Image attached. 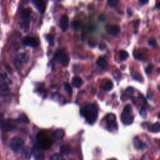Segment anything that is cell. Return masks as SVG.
I'll use <instances>...</instances> for the list:
<instances>
[{
  "label": "cell",
  "mask_w": 160,
  "mask_h": 160,
  "mask_svg": "<svg viewBox=\"0 0 160 160\" xmlns=\"http://www.w3.org/2000/svg\"><path fill=\"white\" fill-rule=\"evenodd\" d=\"M81 114L83 117L87 122L93 125L96 122L98 117V109L94 104H88L81 109Z\"/></svg>",
  "instance_id": "1"
},
{
  "label": "cell",
  "mask_w": 160,
  "mask_h": 160,
  "mask_svg": "<svg viewBox=\"0 0 160 160\" xmlns=\"http://www.w3.org/2000/svg\"><path fill=\"white\" fill-rule=\"evenodd\" d=\"M37 141L39 146L43 150H48L50 148L53 143V140L49 138L44 131H40L36 136Z\"/></svg>",
  "instance_id": "2"
},
{
  "label": "cell",
  "mask_w": 160,
  "mask_h": 160,
  "mask_svg": "<svg viewBox=\"0 0 160 160\" xmlns=\"http://www.w3.org/2000/svg\"><path fill=\"white\" fill-rule=\"evenodd\" d=\"M54 58L64 67H67L70 63V58L63 50H58L54 54Z\"/></svg>",
  "instance_id": "3"
},
{
  "label": "cell",
  "mask_w": 160,
  "mask_h": 160,
  "mask_svg": "<svg viewBox=\"0 0 160 160\" xmlns=\"http://www.w3.org/2000/svg\"><path fill=\"white\" fill-rule=\"evenodd\" d=\"M24 145V141L23 139L18 136L13 137V138L10 140L9 146L12 150L14 153L18 152L20 149L22 148Z\"/></svg>",
  "instance_id": "4"
},
{
  "label": "cell",
  "mask_w": 160,
  "mask_h": 160,
  "mask_svg": "<svg viewBox=\"0 0 160 160\" xmlns=\"http://www.w3.org/2000/svg\"><path fill=\"white\" fill-rule=\"evenodd\" d=\"M28 60V56L25 53L18 54L14 60V67L18 70H21Z\"/></svg>",
  "instance_id": "5"
},
{
  "label": "cell",
  "mask_w": 160,
  "mask_h": 160,
  "mask_svg": "<svg viewBox=\"0 0 160 160\" xmlns=\"http://www.w3.org/2000/svg\"><path fill=\"white\" fill-rule=\"evenodd\" d=\"M7 76L6 74L0 75V95H7L9 91V88L7 83Z\"/></svg>",
  "instance_id": "6"
},
{
  "label": "cell",
  "mask_w": 160,
  "mask_h": 160,
  "mask_svg": "<svg viewBox=\"0 0 160 160\" xmlns=\"http://www.w3.org/2000/svg\"><path fill=\"white\" fill-rule=\"evenodd\" d=\"M107 128L110 131H117L118 130V125L116 121V117L114 114H109L106 117Z\"/></svg>",
  "instance_id": "7"
},
{
  "label": "cell",
  "mask_w": 160,
  "mask_h": 160,
  "mask_svg": "<svg viewBox=\"0 0 160 160\" xmlns=\"http://www.w3.org/2000/svg\"><path fill=\"white\" fill-rule=\"evenodd\" d=\"M25 46H30L31 48H36L40 45V41L38 38L32 36H26L22 40Z\"/></svg>",
  "instance_id": "8"
},
{
  "label": "cell",
  "mask_w": 160,
  "mask_h": 160,
  "mask_svg": "<svg viewBox=\"0 0 160 160\" xmlns=\"http://www.w3.org/2000/svg\"><path fill=\"white\" fill-rule=\"evenodd\" d=\"M32 154L35 160H45V154L43 150L38 145H35L32 149Z\"/></svg>",
  "instance_id": "9"
},
{
  "label": "cell",
  "mask_w": 160,
  "mask_h": 160,
  "mask_svg": "<svg viewBox=\"0 0 160 160\" xmlns=\"http://www.w3.org/2000/svg\"><path fill=\"white\" fill-rule=\"evenodd\" d=\"M0 128L4 131H12L16 128V126L14 124L13 121L9 119L1 120L0 121Z\"/></svg>",
  "instance_id": "10"
},
{
  "label": "cell",
  "mask_w": 160,
  "mask_h": 160,
  "mask_svg": "<svg viewBox=\"0 0 160 160\" xmlns=\"http://www.w3.org/2000/svg\"><path fill=\"white\" fill-rule=\"evenodd\" d=\"M32 154V150L29 146H25L21 149V158L23 160H30Z\"/></svg>",
  "instance_id": "11"
},
{
  "label": "cell",
  "mask_w": 160,
  "mask_h": 160,
  "mask_svg": "<svg viewBox=\"0 0 160 160\" xmlns=\"http://www.w3.org/2000/svg\"><path fill=\"white\" fill-rule=\"evenodd\" d=\"M64 136V131L62 129H57L54 130L51 134V139L54 141H61Z\"/></svg>",
  "instance_id": "12"
},
{
  "label": "cell",
  "mask_w": 160,
  "mask_h": 160,
  "mask_svg": "<svg viewBox=\"0 0 160 160\" xmlns=\"http://www.w3.org/2000/svg\"><path fill=\"white\" fill-rule=\"evenodd\" d=\"M121 120L123 124L126 125H129L133 122L134 117L131 114L123 113L121 116Z\"/></svg>",
  "instance_id": "13"
},
{
  "label": "cell",
  "mask_w": 160,
  "mask_h": 160,
  "mask_svg": "<svg viewBox=\"0 0 160 160\" xmlns=\"http://www.w3.org/2000/svg\"><path fill=\"white\" fill-rule=\"evenodd\" d=\"M60 28L63 32H66L69 28V18L67 15H63L60 19Z\"/></svg>",
  "instance_id": "14"
},
{
  "label": "cell",
  "mask_w": 160,
  "mask_h": 160,
  "mask_svg": "<svg viewBox=\"0 0 160 160\" xmlns=\"http://www.w3.org/2000/svg\"><path fill=\"white\" fill-rule=\"evenodd\" d=\"M133 145L136 150H143V149L146 148V145L145 143L141 141V140L139 138V137L138 136H136L133 139Z\"/></svg>",
  "instance_id": "15"
},
{
  "label": "cell",
  "mask_w": 160,
  "mask_h": 160,
  "mask_svg": "<svg viewBox=\"0 0 160 160\" xmlns=\"http://www.w3.org/2000/svg\"><path fill=\"white\" fill-rule=\"evenodd\" d=\"M106 29L109 33L114 36H117L120 32V28L118 25L106 26Z\"/></svg>",
  "instance_id": "16"
},
{
  "label": "cell",
  "mask_w": 160,
  "mask_h": 160,
  "mask_svg": "<svg viewBox=\"0 0 160 160\" xmlns=\"http://www.w3.org/2000/svg\"><path fill=\"white\" fill-rule=\"evenodd\" d=\"M34 3H35V6L38 10V12L41 14L45 13V9H46V4L45 3L42 1H40V0H38V1H34Z\"/></svg>",
  "instance_id": "17"
},
{
  "label": "cell",
  "mask_w": 160,
  "mask_h": 160,
  "mask_svg": "<svg viewBox=\"0 0 160 160\" xmlns=\"http://www.w3.org/2000/svg\"><path fill=\"white\" fill-rule=\"evenodd\" d=\"M31 14V9L27 8L24 9L21 12V18L23 19V21H29V18Z\"/></svg>",
  "instance_id": "18"
},
{
  "label": "cell",
  "mask_w": 160,
  "mask_h": 160,
  "mask_svg": "<svg viewBox=\"0 0 160 160\" xmlns=\"http://www.w3.org/2000/svg\"><path fill=\"white\" fill-rule=\"evenodd\" d=\"M83 84V80L79 76H75L72 79V85L75 88H80Z\"/></svg>",
  "instance_id": "19"
},
{
  "label": "cell",
  "mask_w": 160,
  "mask_h": 160,
  "mask_svg": "<svg viewBox=\"0 0 160 160\" xmlns=\"http://www.w3.org/2000/svg\"><path fill=\"white\" fill-rule=\"evenodd\" d=\"M97 64L101 68H106L108 66V63L104 59L103 57H100L96 62Z\"/></svg>",
  "instance_id": "20"
},
{
  "label": "cell",
  "mask_w": 160,
  "mask_h": 160,
  "mask_svg": "<svg viewBox=\"0 0 160 160\" xmlns=\"http://www.w3.org/2000/svg\"><path fill=\"white\" fill-rule=\"evenodd\" d=\"M150 131L152 133H156L160 132V123H156L151 126L150 128Z\"/></svg>",
  "instance_id": "21"
},
{
  "label": "cell",
  "mask_w": 160,
  "mask_h": 160,
  "mask_svg": "<svg viewBox=\"0 0 160 160\" xmlns=\"http://www.w3.org/2000/svg\"><path fill=\"white\" fill-rule=\"evenodd\" d=\"M131 74L132 78H133V79L138 81L140 82H141L143 80V78L141 76V75L139 73H138L137 71H131Z\"/></svg>",
  "instance_id": "22"
},
{
  "label": "cell",
  "mask_w": 160,
  "mask_h": 160,
  "mask_svg": "<svg viewBox=\"0 0 160 160\" xmlns=\"http://www.w3.org/2000/svg\"><path fill=\"white\" fill-rule=\"evenodd\" d=\"M64 88L66 92L67 93L69 96H71L73 94V90H72V88H71V85L68 83H64Z\"/></svg>",
  "instance_id": "23"
},
{
  "label": "cell",
  "mask_w": 160,
  "mask_h": 160,
  "mask_svg": "<svg viewBox=\"0 0 160 160\" xmlns=\"http://www.w3.org/2000/svg\"><path fill=\"white\" fill-rule=\"evenodd\" d=\"M60 151L63 154H70L71 152V147L68 145H63L60 148Z\"/></svg>",
  "instance_id": "24"
},
{
  "label": "cell",
  "mask_w": 160,
  "mask_h": 160,
  "mask_svg": "<svg viewBox=\"0 0 160 160\" xmlns=\"http://www.w3.org/2000/svg\"><path fill=\"white\" fill-rule=\"evenodd\" d=\"M51 98L53 100L58 101L59 103H62L64 101V98L58 93H53L51 96Z\"/></svg>",
  "instance_id": "25"
},
{
  "label": "cell",
  "mask_w": 160,
  "mask_h": 160,
  "mask_svg": "<svg viewBox=\"0 0 160 160\" xmlns=\"http://www.w3.org/2000/svg\"><path fill=\"white\" fill-rule=\"evenodd\" d=\"M113 87V84L112 81L108 80L103 86V90H104L105 91H110L112 89Z\"/></svg>",
  "instance_id": "26"
},
{
  "label": "cell",
  "mask_w": 160,
  "mask_h": 160,
  "mask_svg": "<svg viewBox=\"0 0 160 160\" xmlns=\"http://www.w3.org/2000/svg\"><path fill=\"white\" fill-rule=\"evenodd\" d=\"M129 55L127 51H125V50H122L119 53V59L121 61H125L126 59H127L128 58Z\"/></svg>",
  "instance_id": "27"
},
{
  "label": "cell",
  "mask_w": 160,
  "mask_h": 160,
  "mask_svg": "<svg viewBox=\"0 0 160 160\" xmlns=\"http://www.w3.org/2000/svg\"><path fill=\"white\" fill-rule=\"evenodd\" d=\"M18 121H20V122H21V123H29V119L28 118V117H26V116L25 114H21L20 116V117L18 119Z\"/></svg>",
  "instance_id": "28"
},
{
  "label": "cell",
  "mask_w": 160,
  "mask_h": 160,
  "mask_svg": "<svg viewBox=\"0 0 160 160\" xmlns=\"http://www.w3.org/2000/svg\"><path fill=\"white\" fill-rule=\"evenodd\" d=\"M71 26H72L73 29H75L76 30H78L80 28L81 23L79 21H74L72 22V23H71Z\"/></svg>",
  "instance_id": "29"
},
{
  "label": "cell",
  "mask_w": 160,
  "mask_h": 160,
  "mask_svg": "<svg viewBox=\"0 0 160 160\" xmlns=\"http://www.w3.org/2000/svg\"><path fill=\"white\" fill-rule=\"evenodd\" d=\"M123 113H127V114H131L132 109H131V106L130 105V104H127L126 106H125Z\"/></svg>",
  "instance_id": "30"
},
{
  "label": "cell",
  "mask_w": 160,
  "mask_h": 160,
  "mask_svg": "<svg viewBox=\"0 0 160 160\" xmlns=\"http://www.w3.org/2000/svg\"><path fill=\"white\" fill-rule=\"evenodd\" d=\"M140 115L141 116V117H142L143 118H146L147 110H146V108H145V106H143V107L141 108V110H140Z\"/></svg>",
  "instance_id": "31"
},
{
  "label": "cell",
  "mask_w": 160,
  "mask_h": 160,
  "mask_svg": "<svg viewBox=\"0 0 160 160\" xmlns=\"http://www.w3.org/2000/svg\"><path fill=\"white\" fill-rule=\"evenodd\" d=\"M51 160H64L63 156L59 154H54L51 157Z\"/></svg>",
  "instance_id": "32"
},
{
  "label": "cell",
  "mask_w": 160,
  "mask_h": 160,
  "mask_svg": "<svg viewBox=\"0 0 160 160\" xmlns=\"http://www.w3.org/2000/svg\"><path fill=\"white\" fill-rule=\"evenodd\" d=\"M119 3V1L117 0H109L108 1V4L110 7H114Z\"/></svg>",
  "instance_id": "33"
},
{
  "label": "cell",
  "mask_w": 160,
  "mask_h": 160,
  "mask_svg": "<svg viewBox=\"0 0 160 160\" xmlns=\"http://www.w3.org/2000/svg\"><path fill=\"white\" fill-rule=\"evenodd\" d=\"M134 91H135V89L133 87H131V86L128 87L126 90V93L128 94V95H133V94L134 93Z\"/></svg>",
  "instance_id": "34"
},
{
  "label": "cell",
  "mask_w": 160,
  "mask_h": 160,
  "mask_svg": "<svg viewBox=\"0 0 160 160\" xmlns=\"http://www.w3.org/2000/svg\"><path fill=\"white\" fill-rule=\"evenodd\" d=\"M149 45H150V46L154 47V48H157L158 47V44H157V42L156 41L154 40V39H151L150 40V41H149L148 42Z\"/></svg>",
  "instance_id": "35"
},
{
  "label": "cell",
  "mask_w": 160,
  "mask_h": 160,
  "mask_svg": "<svg viewBox=\"0 0 160 160\" xmlns=\"http://www.w3.org/2000/svg\"><path fill=\"white\" fill-rule=\"evenodd\" d=\"M46 40H48V41L49 43V44H51V45H53V40H54V38L52 35H48L47 36H46Z\"/></svg>",
  "instance_id": "36"
},
{
  "label": "cell",
  "mask_w": 160,
  "mask_h": 160,
  "mask_svg": "<svg viewBox=\"0 0 160 160\" xmlns=\"http://www.w3.org/2000/svg\"><path fill=\"white\" fill-rule=\"evenodd\" d=\"M153 68V64H150V65H149L148 67L146 68V70H145L146 73L148 74V75H150L151 73Z\"/></svg>",
  "instance_id": "37"
},
{
  "label": "cell",
  "mask_w": 160,
  "mask_h": 160,
  "mask_svg": "<svg viewBox=\"0 0 160 160\" xmlns=\"http://www.w3.org/2000/svg\"><path fill=\"white\" fill-rule=\"evenodd\" d=\"M134 57L137 59H138V60H141L143 59V55L141 53H134Z\"/></svg>",
  "instance_id": "38"
},
{
  "label": "cell",
  "mask_w": 160,
  "mask_h": 160,
  "mask_svg": "<svg viewBox=\"0 0 160 160\" xmlns=\"http://www.w3.org/2000/svg\"><path fill=\"white\" fill-rule=\"evenodd\" d=\"M98 19H99V20L101 21H104V20H105L106 17H105V16H104V15H103V14H101L100 16H99Z\"/></svg>",
  "instance_id": "39"
},
{
  "label": "cell",
  "mask_w": 160,
  "mask_h": 160,
  "mask_svg": "<svg viewBox=\"0 0 160 160\" xmlns=\"http://www.w3.org/2000/svg\"><path fill=\"white\" fill-rule=\"evenodd\" d=\"M140 24V20H136L135 22V23H134V26H135V28H138Z\"/></svg>",
  "instance_id": "40"
},
{
  "label": "cell",
  "mask_w": 160,
  "mask_h": 160,
  "mask_svg": "<svg viewBox=\"0 0 160 160\" xmlns=\"http://www.w3.org/2000/svg\"><path fill=\"white\" fill-rule=\"evenodd\" d=\"M147 97L148 99L151 100L152 98H153V93L151 91H148L147 93Z\"/></svg>",
  "instance_id": "41"
},
{
  "label": "cell",
  "mask_w": 160,
  "mask_h": 160,
  "mask_svg": "<svg viewBox=\"0 0 160 160\" xmlns=\"http://www.w3.org/2000/svg\"><path fill=\"white\" fill-rule=\"evenodd\" d=\"M140 98L141 99V100L142 101H144V102H145V103L147 104V102H146V100H145V97H144V96H143V95H140Z\"/></svg>",
  "instance_id": "42"
},
{
  "label": "cell",
  "mask_w": 160,
  "mask_h": 160,
  "mask_svg": "<svg viewBox=\"0 0 160 160\" xmlns=\"http://www.w3.org/2000/svg\"><path fill=\"white\" fill-rule=\"evenodd\" d=\"M127 13H128V14L130 16H131L132 15V14H133V13H132V12H131V9H130V8H128V9H127Z\"/></svg>",
  "instance_id": "43"
},
{
  "label": "cell",
  "mask_w": 160,
  "mask_h": 160,
  "mask_svg": "<svg viewBox=\"0 0 160 160\" xmlns=\"http://www.w3.org/2000/svg\"><path fill=\"white\" fill-rule=\"evenodd\" d=\"M99 48H100V49H104V48H106V46H105V45H104V44H103V45L101 44V45H100V46H99Z\"/></svg>",
  "instance_id": "44"
},
{
  "label": "cell",
  "mask_w": 160,
  "mask_h": 160,
  "mask_svg": "<svg viewBox=\"0 0 160 160\" xmlns=\"http://www.w3.org/2000/svg\"><path fill=\"white\" fill-rule=\"evenodd\" d=\"M139 2L141 4H145L148 3V1H140Z\"/></svg>",
  "instance_id": "45"
},
{
  "label": "cell",
  "mask_w": 160,
  "mask_h": 160,
  "mask_svg": "<svg viewBox=\"0 0 160 160\" xmlns=\"http://www.w3.org/2000/svg\"><path fill=\"white\" fill-rule=\"evenodd\" d=\"M156 7H157V8H158L159 9H160V2H159V3H157Z\"/></svg>",
  "instance_id": "46"
},
{
  "label": "cell",
  "mask_w": 160,
  "mask_h": 160,
  "mask_svg": "<svg viewBox=\"0 0 160 160\" xmlns=\"http://www.w3.org/2000/svg\"><path fill=\"white\" fill-rule=\"evenodd\" d=\"M157 72L158 73H160V68H159L158 70H157Z\"/></svg>",
  "instance_id": "47"
},
{
  "label": "cell",
  "mask_w": 160,
  "mask_h": 160,
  "mask_svg": "<svg viewBox=\"0 0 160 160\" xmlns=\"http://www.w3.org/2000/svg\"><path fill=\"white\" fill-rule=\"evenodd\" d=\"M109 160H117V159H115V158H112V159H110Z\"/></svg>",
  "instance_id": "48"
},
{
  "label": "cell",
  "mask_w": 160,
  "mask_h": 160,
  "mask_svg": "<svg viewBox=\"0 0 160 160\" xmlns=\"http://www.w3.org/2000/svg\"><path fill=\"white\" fill-rule=\"evenodd\" d=\"M158 118H160V113L158 114Z\"/></svg>",
  "instance_id": "49"
},
{
  "label": "cell",
  "mask_w": 160,
  "mask_h": 160,
  "mask_svg": "<svg viewBox=\"0 0 160 160\" xmlns=\"http://www.w3.org/2000/svg\"><path fill=\"white\" fill-rule=\"evenodd\" d=\"M158 89H159V91H160V86H158Z\"/></svg>",
  "instance_id": "50"
}]
</instances>
